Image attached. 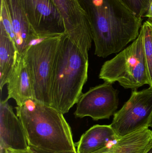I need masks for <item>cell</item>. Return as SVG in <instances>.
<instances>
[{"instance_id":"cell-1","label":"cell","mask_w":152,"mask_h":153,"mask_svg":"<svg viewBox=\"0 0 152 153\" xmlns=\"http://www.w3.org/2000/svg\"><path fill=\"white\" fill-rule=\"evenodd\" d=\"M90 23L95 54L105 58L123 50L139 35L143 19L120 0H77Z\"/></svg>"},{"instance_id":"cell-2","label":"cell","mask_w":152,"mask_h":153,"mask_svg":"<svg viewBox=\"0 0 152 153\" xmlns=\"http://www.w3.org/2000/svg\"><path fill=\"white\" fill-rule=\"evenodd\" d=\"M29 147L53 152H76L72 131L61 112L30 100L15 107Z\"/></svg>"},{"instance_id":"cell-3","label":"cell","mask_w":152,"mask_h":153,"mask_svg":"<svg viewBox=\"0 0 152 153\" xmlns=\"http://www.w3.org/2000/svg\"><path fill=\"white\" fill-rule=\"evenodd\" d=\"M88 56L67 34L62 36L54 66L51 106L63 114L77 103L88 77Z\"/></svg>"},{"instance_id":"cell-4","label":"cell","mask_w":152,"mask_h":153,"mask_svg":"<svg viewBox=\"0 0 152 153\" xmlns=\"http://www.w3.org/2000/svg\"><path fill=\"white\" fill-rule=\"evenodd\" d=\"M99 78L111 84L118 82L125 89L149 84L141 32L131 45L104 64Z\"/></svg>"},{"instance_id":"cell-5","label":"cell","mask_w":152,"mask_h":153,"mask_svg":"<svg viewBox=\"0 0 152 153\" xmlns=\"http://www.w3.org/2000/svg\"><path fill=\"white\" fill-rule=\"evenodd\" d=\"M62 36L39 40L23 53L32 80L34 100L50 106L54 66Z\"/></svg>"},{"instance_id":"cell-6","label":"cell","mask_w":152,"mask_h":153,"mask_svg":"<svg viewBox=\"0 0 152 153\" xmlns=\"http://www.w3.org/2000/svg\"><path fill=\"white\" fill-rule=\"evenodd\" d=\"M113 116L110 125L119 137L149 127L152 117V87L134 90L129 100Z\"/></svg>"},{"instance_id":"cell-7","label":"cell","mask_w":152,"mask_h":153,"mask_svg":"<svg viewBox=\"0 0 152 153\" xmlns=\"http://www.w3.org/2000/svg\"><path fill=\"white\" fill-rule=\"evenodd\" d=\"M31 28L39 40L66 33L64 20L53 0H21Z\"/></svg>"},{"instance_id":"cell-8","label":"cell","mask_w":152,"mask_h":153,"mask_svg":"<svg viewBox=\"0 0 152 153\" xmlns=\"http://www.w3.org/2000/svg\"><path fill=\"white\" fill-rule=\"evenodd\" d=\"M118 103L117 91L105 82L82 94L74 115L76 118L88 117L94 120L109 119L116 112Z\"/></svg>"},{"instance_id":"cell-9","label":"cell","mask_w":152,"mask_h":153,"mask_svg":"<svg viewBox=\"0 0 152 153\" xmlns=\"http://www.w3.org/2000/svg\"><path fill=\"white\" fill-rule=\"evenodd\" d=\"M65 23L66 33L84 53H88L93 41L87 16L77 0H53Z\"/></svg>"},{"instance_id":"cell-10","label":"cell","mask_w":152,"mask_h":153,"mask_svg":"<svg viewBox=\"0 0 152 153\" xmlns=\"http://www.w3.org/2000/svg\"><path fill=\"white\" fill-rule=\"evenodd\" d=\"M8 101L6 99L0 102L1 151L26 150L29 146L24 128Z\"/></svg>"},{"instance_id":"cell-11","label":"cell","mask_w":152,"mask_h":153,"mask_svg":"<svg viewBox=\"0 0 152 153\" xmlns=\"http://www.w3.org/2000/svg\"><path fill=\"white\" fill-rule=\"evenodd\" d=\"M7 85L8 100H15L17 106H21L30 100H34L32 80L25 61L24 54H18L17 61Z\"/></svg>"},{"instance_id":"cell-12","label":"cell","mask_w":152,"mask_h":153,"mask_svg":"<svg viewBox=\"0 0 152 153\" xmlns=\"http://www.w3.org/2000/svg\"><path fill=\"white\" fill-rule=\"evenodd\" d=\"M10 16L14 44L18 53L22 54L31 45L39 39L31 28L23 10L21 0H4Z\"/></svg>"},{"instance_id":"cell-13","label":"cell","mask_w":152,"mask_h":153,"mask_svg":"<svg viewBox=\"0 0 152 153\" xmlns=\"http://www.w3.org/2000/svg\"><path fill=\"white\" fill-rule=\"evenodd\" d=\"M152 146V130L145 128L120 137L93 153H145Z\"/></svg>"},{"instance_id":"cell-14","label":"cell","mask_w":152,"mask_h":153,"mask_svg":"<svg viewBox=\"0 0 152 153\" xmlns=\"http://www.w3.org/2000/svg\"><path fill=\"white\" fill-rule=\"evenodd\" d=\"M119 137L111 125H96L84 133L76 143L77 153H93L117 140Z\"/></svg>"},{"instance_id":"cell-15","label":"cell","mask_w":152,"mask_h":153,"mask_svg":"<svg viewBox=\"0 0 152 153\" xmlns=\"http://www.w3.org/2000/svg\"><path fill=\"white\" fill-rule=\"evenodd\" d=\"M18 52L15 44L0 22V88L7 84L15 66Z\"/></svg>"},{"instance_id":"cell-16","label":"cell","mask_w":152,"mask_h":153,"mask_svg":"<svg viewBox=\"0 0 152 153\" xmlns=\"http://www.w3.org/2000/svg\"><path fill=\"white\" fill-rule=\"evenodd\" d=\"M140 32L142 36L143 46L145 57L150 87H152V22L146 21L142 25Z\"/></svg>"},{"instance_id":"cell-17","label":"cell","mask_w":152,"mask_h":153,"mask_svg":"<svg viewBox=\"0 0 152 153\" xmlns=\"http://www.w3.org/2000/svg\"><path fill=\"white\" fill-rule=\"evenodd\" d=\"M139 19H143L148 11L151 0H120Z\"/></svg>"},{"instance_id":"cell-18","label":"cell","mask_w":152,"mask_h":153,"mask_svg":"<svg viewBox=\"0 0 152 153\" xmlns=\"http://www.w3.org/2000/svg\"><path fill=\"white\" fill-rule=\"evenodd\" d=\"M5 153H34V152L29 147L26 150H15L11 149H7L5 150Z\"/></svg>"},{"instance_id":"cell-19","label":"cell","mask_w":152,"mask_h":153,"mask_svg":"<svg viewBox=\"0 0 152 153\" xmlns=\"http://www.w3.org/2000/svg\"><path fill=\"white\" fill-rule=\"evenodd\" d=\"M34 153H77V152H49V151H44V150H40V149H37V148L30 147Z\"/></svg>"},{"instance_id":"cell-20","label":"cell","mask_w":152,"mask_h":153,"mask_svg":"<svg viewBox=\"0 0 152 153\" xmlns=\"http://www.w3.org/2000/svg\"><path fill=\"white\" fill-rule=\"evenodd\" d=\"M144 17L148 18L149 20L152 22V0L150 1V5L148 11L144 16Z\"/></svg>"},{"instance_id":"cell-21","label":"cell","mask_w":152,"mask_h":153,"mask_svg":"<svg viewBox=\"0 0 152 153\" xmlns=\"http://www.w3.org/2000/svg\"><path fill=\"white\" fill-rule=\"evenodd\" d=\"M145 153H152V146Z\"/></svg>"},{"instance_id":"cell-22","label":"cell","mask_w":152,"mask_h":153,"mask_svg":"<svg viewBox=\"0 0 152 153\" xmlns=\"http://www.w3.org/2000/svg\"><path fill=\"white\" fill-rule=\"evenodd\" d=\"M149 128H151L152 129V117L151 119V121H150V124L149 126Z\"/></svg>"}]
</instances>
